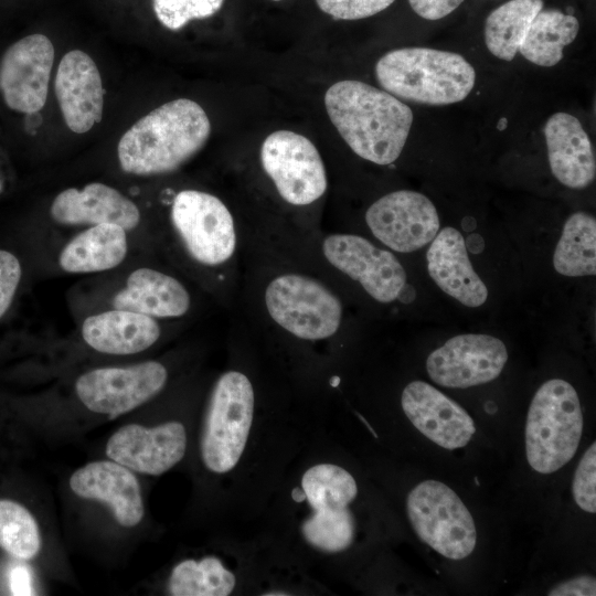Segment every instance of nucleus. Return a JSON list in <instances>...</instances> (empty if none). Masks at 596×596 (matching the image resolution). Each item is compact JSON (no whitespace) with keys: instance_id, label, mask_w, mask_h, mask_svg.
Listing matches in <instances>:
<instances>
[{"instance_id":"f257e3e1","label":"nucleus","mask_w":596,"mask_h":596,"mask_svg":"<svg viewBox=\"0 0 596 596\" xmlns=\"http://www.w3.org/2000/svg\"><path fill=\"white\" fill-rule=\"evenodd\" d=\"M324 107L349 148L379 166L397 160L414 119L411 107L404 102L355 79L332 84L324 94Z\"/></svg>"},{"instance_id":"f03ea898","label":"nucleus","mask_w":596,"mask_h":596,"mask_svg":"<svg viewBox=\"0 0 596 596\" xmlns=\"http://www.w3.org/2000/svg\"><path fill=\"white\" fill-rule=\"evenodd\" d=\"M210 134V119L196 102L170 100L123 135L117 146L120 168L137 175L172 172L203 148Z\"/></svg>"},{"instance_id":"7ed1b4c3","label":"nucleus","mask_w":596,"mask_h":596,"mask_svg":"<svg viewBox=\"0 0 596 596\" xmlns=\"http://www.w3.org/2000/svg\"><path fill=\"white\" fill-rule=\"evenodd\" d=\"M374 72L382 89L401 100L430 106L462 102L476 84V71L462 55L430 47L389 51Z\"/></svg>"},{"instance_id":"20e7f679","label":"nucleus","mask_w":596,"mask_h":596,"mask_svg":"<svg viewBox=\"0 0 596 596\" xmlns=\"http://www.w3.org/2000/svg\"><path fill=\"white\" fill-rule=\"evenodd\" d=\"M262 301L274 327L299 341H326L342 324L341 299L310 274L294 270L273 274L264 285Z\"/></svg>"},{"instance_id":"39448f33","label":"nucleus","mask_w":596,"mask_h":596,"mask_svg":"<svg viewBox=\"0 0 596 596\" xmlns=\"http://www.w3.org/2000/svg\"><path fill=\"white\" fill-rule=\"evenodd\" d=\"M584 428L574 386L563 379L545 381L535 392L526 415L525 455L538 473L551 475L576 454Z\"/></svg>"},{"instance_id":"423d86ee","label":"nucleus","mask_w":596,"mask_h":596,"mask_svg":"<svg viewBox=\"0 0 596 596\" xmlns=\"http://www.w3.org/2000/svg\"><path fill=\"white\" fill-rule=\"evenodd\" d=\"M255 394L249 377L228 370L216 380L207 404L201 456L206 469L226 473L238 464L254 418Z\"/></svg>"},{"instance_id":"0eeeda50","label":"nucleus","mask_w":596,"mask_h":596,"mask_svg":"<svg viewBox=\"0 0 596 596\" xmlns=\"http://www.w3.org/2000/svg\"><path fill=\"white\" fill-rule=\"evenodd\" d=\"M170 222L184 252L195 264L207 269L236 264V221L219 196L194 189L178 192L170 207Z\"/></svg>"},{"instance_id":"6e6552de","label":"nucleus","mask_w":596,"mask_h":596,"mask_svg":"<svg viewBox=\"0 0 596 596\" xmlns=\"http://www.w3.org/2000/svg\"><path fill=\"white\" fill-rule=\"evenodd\" d=\"M301 490L310 508L300 525L307 544L329 554L348 550L355 536L350 509L358 496L354 477L341 466L321 462L304 472Z\"/></svg>"},{"instance_id":"1a4fd4ad","label":"nucleus","mask_w":596,"mask_h":596,"mask_svg":"<svg viewBox=\"0 0 596 596\" xmlns=\"http://www.w3.org/2000/svg\"><path fill=\"white\" fill-rule=\"evenodd\" d=\"M406 511L417 538L439 555L459 561L473 552L475 520L446 483L433 479L417 483L407 494Z\"/></svg>"},{"instance_id":"9d476101","label":"nucleus","mask_w":596,"mask_h":596,"mask_svg":"<svg viewBox=\"0 0 596 596\" xmlns=\"http://www.w3.org/2000/svg\"><path fill=\"white\" fill-rule=\"evenodd\" d=\"M259 160L276 193L290 206L312 205L328 189L321 155L304 135L286 129L272 132L260 146Z\"/></svg>"},{"instance_id":"9b49d317","label":"nucleus","mask_w":596,"mask_h":596,"mask_svg":"<svg viewBox=\"0 0 596 596\" xmlns=\"http://www.w3.org/2000/svg\"><path fill=\"white\" fill-rule=\"evenodd\" d=\"M320 253L336 270L356 281L381 304L398 300L406 272L396 256L368 238L349 233H330L320 240Z\"/></svg>"},{"instance_id":"f8f14e48","label":"nucleus","mask_w":596,"mask_h":596,"mask_svg":"<svg viewBox=\"0 0 596 596\" xmlns=\"http://www.w3.org/2000/svg\"><path fill=\"white\" fill-rule=\"evenodd\" d=\"M167 380L163 364L147 361L88 371L77 379L75 390L89 411L115 418L155 397Z\"/></svg>"},{"instance_id":"ddd939ff","label":"nucleus","mask_w":596,"mask_h":596,"mask_svg":"<svg viewBox=\"0 0 596 596\" xmlns=\"http://www.w3.org/2000/svg\"><path fill=\"white\" fill-rule=\"evenodd\" d=\"M365 223L380 243L397 253L424 247L440 227L434 203L412 190L393 191L374 201L365 212Z\"/></svg>"},{"instance_id":"4468645a","label":"nucleus","mask_w":596,"mask_h":596,"mask_svg":"<svg viewBox=\"0 0 596 596\" xmlns=\"http://www.w3.org/2000/svg\"><path fill=\"white\" fill-rule=\"evenodd\" d=\"M507 361V347L500 339L485 333H465L432 351L426 371L440 386L467 389L496 380Z\"/></svg>"},{"instance_id":"2eb2a0df","label":"nucleus","mask_w":596,"mask_h":596,"mask_svg":"<svg viewBox=\"0 0 596 596\" xmlns=\"http://www.w3.org/2000/svg\"><path fill=\"white\" fill-rule=\"evenodd\" d=\"M54 62V46L43 34H31L13 43L0 62V92L15 111L33 114L46 102Z\"/></svg>"},{"instance_id":"dca6fc26","label":"nucleus","mask_w":596,"mask_h":596,"mask_svg":"<svg viewBox=\"0 0 596 596\" xmlns=\"http://www.w3.org/2000/svg\"><path fill=\"white\" fill-rule=\"evenodd\" d=\"M187 432L180 422H167L148 428L128 424L114 433L107 441L109 459L140 473L159 476L184 457Z\"/></svg>"},{"instance_id":"f3484780","label":"nucleus","mask_w":596,"mask_h":596,"mask_svg":"<svg viewBox=\"0 0 596 596\" xmlns=\"http://www.w3.org/2000/svg\"><path fill=\"white\" fill-rule=\"evenodd\" d=\"M401 405L413 426L441 448H462L476 433L468 412L424 381H413L403 389Z\"/></svg>"},{"instance_id":"a211bd4d","label":"nucleus","mask_w":596,"mask_h":596,"mask_svg":"<svg viewBox=\"0 0 596 596\" xmlns=\"http://www.w3.org/2000/svg\"><path fill=\"white\" fill-rule=\"evenodd\" d=\"M55 96L67 127L85 134L102 120L104 87L93 58L81 50L66 53L57 67Z\"/></svg>"},{"instance_id":"6ab92c4d","label":"nucleus","mask_w":596,"mask_h":596,"mask_svg":"<svg viewBox=\"0 0 596 596\" xmlns=\"http://www.w3.org/2000/svg\"><path fill=\"white\" fill-rule=\"evenodd\" d=\"M554 178L570 189H584L596 177L595 152L588 134L575 116L557 111L543 128Z\"/></svg>"},{"instance_id":"aec40b11","label":"nucleus","mask_w":596,"mask_h":596,"mask_svg":"<svg viewBox=\"0 0 596 596\" xmlns=\"http://www.w3.org/2000/svg\"><path fill=\"white\" fill-rule=\"evenodd\" d=\"M70 487L81 498L107 503L123 526H135L143 517L136 476L114 460L93 461L77 469L70 478Z\"/></svg>"},{"instance_id":"412c9836","label":"nucleus","mask_w":596,"mask_h":596,"mask_svg":"<svg viewBox=\"0 0 596 596\" xmlns=\"http://www.w3.org/2000/svg\"><path fill=\"white\" fill-rule=\"evenodd\" d=\"M50 213L55 222L63 225L108 223L131 231L140 222L137 205L118 190L100 182L62 191L53 200Z\"/></svg>"},{"instance_id":"4be33fe9","label":"nucleus","mask_w":596,"mask_h":596,"mask_svg":"<svg viewBox=\"0 0 596 596\" xmlns=\"http://www.w3.org/2000/svg\"><path fill=\"white\" fill-rule=\"evenodd\" d=\"M426 254L427 270L436 285L466 307H479L488 289L475 272L461 233L447 226L438 231Z\"/></svg>"},{"instance_id":"5701e85b","label":"nucleus","mask_w":596,"mask_h":596,"mask_svg":"<svg viewBox=\"0 0 596 596\" xmlns=\"http://www.w3.org/2000/svg\"><path fill=\"white\" fill-rule=\"evenodd\" d=\"M113 306L155 319L179 318L189 311L191 296L175 277L143 267L128 276L126 286L114 296Z\"/></svg>"},{"instance_id":"b1692460","label":"nucleus","mask_w":596,"mask_h":596,"mask_svg":"<svg viewBox=\"0 0 596 596\" xmlns=\"http://www.w3.org/2000/svg\"><path fill=\"white\" fill-rule=\"evenodd\" d=\"M161 329L155 318L126 310L111 309L87 317L82 337L94 350L116 355L141 352L160 338Z\"/></svg>"},{"instance_id":"393cba45","label":"nucleus","mask_w":596,"mask_h":596,"mask_svg":"<svg viewBox=\"0 0 596 596\" xmlns=\"http://www.w3.org/2000/svg\"><path fill=\"white\" fill-rule=\"evenodd\" d=\"M126 232L116 224L92 225L63 247L58 256L61 268L67 273L84 274L118 266L128 251Z\"/></svg>"},{"instance_id":"a878e982","label":"nucleus","mask_w":596,"mask_h":596,"mask_svg":"<svg viewBox=\"0 0 596 596\" xmlns=\"http://www.w3.org/2000/svg\"><path fill=\"white\" fill-rule=\"evenodd\" d=\"M579 31V21L558 9L540 10L532 20L519 49L529 62L552 67L563 58L565 46L574 42Z\"/></svg>"},{"instance_id":"bb28decb","label":"nucleus","mask_w":596,"mask_h":596,"mask_svg":"<svg viewBox=\"0 0 596 596\" xmlns=\"http://www.w3.org/2000/svg\"><path fill=\"white\" fill-rule=\"evenodd\" d=\"M542 0H510L489 13L485 22V44L497 58L512 61L540 10Z\"/></svg>"},{"instance_id":"cd10ccee","label":"nucleus","mask_w":596,"mask_h":596,"mask_svg":"<svg viewBox=\"0 0 596 596\" xmlns=\"http://www.w3.org/2000/svg\"><path fill=\"white\" fill-rule=\"evenodd\" d=\"M554 269L567 277L596 274V220L578 211L564 223L553 254Z\"/></svg>"},{"instance_id":"c85d7f7f","label":"nucleus","mask_w":596,"mask_h":596,"mask_svg":"<svg viewBox=\"0 0 596 596\" xmlns=\"http://www.w3.org/2000/svg\"><path fill=\"white\" fill-rule=\"evenodd\" d=\"M235 584V575L217 557L206 556L177 564L169 577L168 590L173 596H227Z\"/></svg>"},{"instance_id":"c756f323","label":"nucleus","mask_w":596,"mask_h":596,"mask_svg":"<svg viewBox=\"0 0 596 596\" xmlns=\"http://www.w3.org/2000/svg\"><path fill=\"white\" fill-rule=\"evenodd\" d=\"M0 547L20 560H31L41 550L39 525L22 504L0 500Z\"/></svg>"},{"instance_id":"7c9ffc66","label":"nucleus","mask_w":596,"mask_h":596,"mask_svg":"<svg viewBox=\"0 0 596 596\" xmlns=\"http://www.w3.org/2000/svg\"><path fill=\"white\" fill-rule=\"evenodd\" d=\"M224 0H152L159 22L169 30L178 31L192 20L214 15Z\"/></svg>"},{"instance_id":"2f4dec72","label":"nucleus","mask_w":596,"mask_h":596,"mask_svg":"<svg viewBox=\"0 0 596 596\" xmlns=\"http://www.w3.org/2000/svg\"><path fill=\"white\" fill-rule=\"evenodd\" d=\"M572 492L575 503L585 512H596V444L582 456L574 472Z\"/></svg>"},{"instance_id":"473e14b6","label":"nucleus","mask_w":596,"mask_h":596,"mask_svg":"<svg viewBox=\"0 0 596 596\" xmlns=\"http://www.w3.org/2000/svg\"><path fill=\"white\" fill-rule=\"evenodd\" d=\"M395 0H316L319 9L338 20H360L389 8Z\"/></svg>"},{"instance_id":"72a5a7b5","label":"nucleus","mask_w":596,"mask_h":596,"mask_svg":"<svg viewBox=\"0 0 596 596\" xmlns=\"http://www.w3.org/2000/svg\"><path fill=\"white\" fill-rule=\"evenodd\" d=\"M22 275L19 259L0 249V318L9 309Z\"/></svg>"},{"instance_id":"f704fd0d","label":"nucleus","mask_w":596,"mask_h":596,"mask_svg":"<svg viewBox=\"0 0 596 596\" xmlns=\"http://www.w3.org/2000/svg\"><path fill=\"white\" fill-rule=\"evenodd\" d=\"M549 596H595L596 581L592 575L583 574L554 584Z\"/></svg>"},{"instance_id":"c9c22d12","label":"nucleus","mask_w":596,"mask_h":596,"mask_svg":"<svg viewBox=\"0 0 596 596\" xmlns=\"http://www.w3.org/2000/svg\"><path fill=\"white\" fill-rule=\"evenodd\" d=\"M465 0H408L413 11L429 21L440 20L454 12Z\"/></svg>"},{"instance_id":"e433bc0d","label":"nucleus","mask_w":596,"mask_h":596,"mask_svg":"<svg viewBox=\"0 0 596 596\" xmlns=\"http://www.w3.org/2000/svg\"><path fill=\"white\" fill-rule=\"evenodd\" d=\"M9 585L12 595H34L32 573L26 565L18 564L11 568Z\"/></svg>"},{"instance_id":"4c0bfd02","label":"nucleus","mask_w":596,"mask_h":596,"mask_svg":"<svg viewBox=\"0 0 596 596\" xmlns=\"http://www.w3.org/2000/svg\"><path fill=\"white\" fill-rule=\"evenodd\" d=\"M414 298H415L414 288L411 285L406 284L400 294L398 300L402 301L403 304H408Z\"/></svg>"},{"instance_id":"58836bf2","label":"nucleus","mask_w":596,"mask_h":596,"mask_svg":"<svg viewBox=\"0 0 596 596\" xmlns=\"http://www.w3.org/2000/svg\"><path fill=\"white\" fill-rule=\"evenodd\" d=\"M1 190H2V183L0 182V192H1Z\"/></svg>"},{"instance_id":"ea45409f","label":"nucleus","mask_w":596,"mask_h":596,"mask_svg":"<svg viewBox=\"0 0 596 596\" xmlns=\"http://www.w3.org/2000/svg\"><path fill=\"white\" fill-rule=\"evenodd\" d=\"M272 1H281V0H272Z\"/></svg>"}]
</instances>
